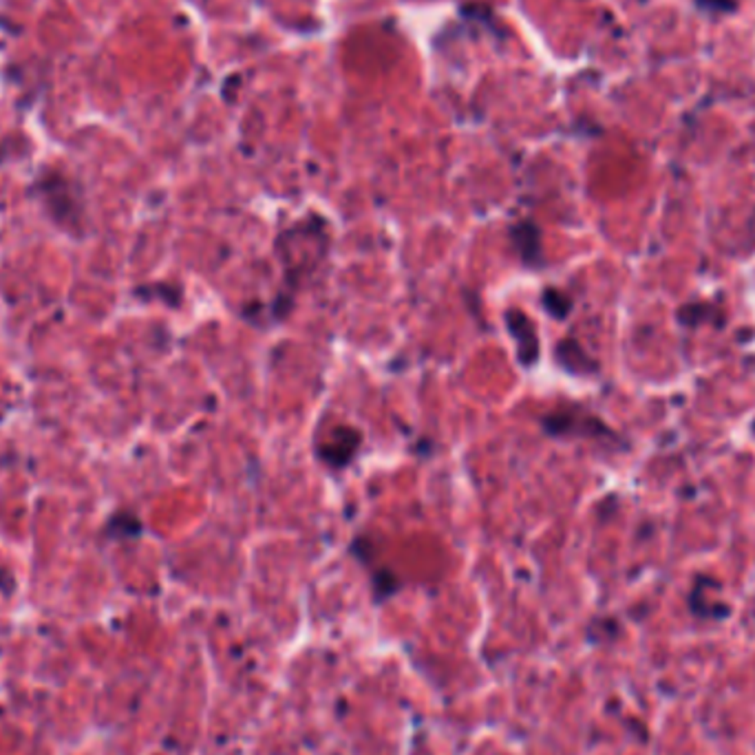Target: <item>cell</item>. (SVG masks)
Returning <instances> with one entry per match:
<instances>
[{
  "label": "cell",
  "instance_id": "obj_6",
  "mask_svg": "<svg viewBox=\"0 0 755 755\" xmlns=\"http://www.w3.org/2000/svg\"><path fill=\"white\" fill-rule=\"evenodd\" d=\"M38 193L43 197L45 205L49 208V214L55 221H75L78 219L80 205L71 197L69 182L60 174H47L43 182H38Z\"/></svg>",
  "mask_w": 755,
  "mask_h": 755
},
{
  "label": "cell",
  "instance_id": "obj_5",
  "mask_svg": "<svg viewBox=\"0 0 755 755\" xmlns=\"http://www.w3.org/2000/svg\"><path fill=\"white\" fill-rule=\"evenodd\" d=\"M508 236H511V243L515 248V254L520 256L523 268H543L546 261H543V239L541 230L535 221L522 219L515 221L508 230Z\"/></svg>",
  "mask_w": 755,
  "mask_h": 755
},
{
  "label": "cell",
  "instance_id": "obj_10",
  "mask_svg": "<svg viewBox=\"0 0 755 755\" xmlns=\"http://www.w3.org/2000/svg\"><path fill=\"white\" fill-rule=\"evenodd\" d=\"M3 588H12V577H9L7 568L0 566V590Z\"/></svg>",
  "mask_w": 755,
  "mask_h": 755
},
{
  "label": "cell",
  "instance_id": "obj_8",
  "mask_svg": "<svg viewBox=\"0 0 755 755\" xmlns=\"http://www.w3.org/2000/svg\"><path fill=\"white\" fill-rule=\"evenodd\" d=\"M142 535V522L137 520L135 512H115L106 526V537L109 539H135Z\"/></svg>",
  "mask_w": 755,
  "mask_h": 755
},
{
  "label": "cell",
  "instance_id": "obj_3",
  "mask_svg": "<svg viewBox=\"0 0 755 755\" xmlns=\"http://www.w3.org/2000/svg\"><path fill=\"white\" fill-rule=\"evenodd\" d=\"M363 446V433L353 426H333L330 438L318 444L316 455L330 469H347Z\"/></svg>",
  "mask_w": 755,
  "mask_h": 755
},
{
  "label": "cell",
  "instance_id": "obj_4",
  "mask_svg": "<svg viewBox=\"0 0 755 755\" xmlns=\"http://www.w3.org/2000/svg\"><path fill=\"white\" fill-rule=\"evenodd\" d=\"M503 323H506L508 333L512 336L517 345V363L522 367L531 369L539 363V356H541V345H539V333L535 330V323L523 314L517 307H508L503 312Z\"/></svg>",
  "mask_w": 755,
  "mask_h": 755
},
{
  "label": "cell",
  "instance_id": "obj_2",
  "mask_svg": "<svg viewBox=\"0 0 755 755\" xmlns=\"http://www.w3.org/2000/svg\"><path fill=\"white\" fill-rule=\"evenodd\" d=\"M543 433L551 438H610L612 429L605 426L597 415L577 407L551 411L541 418Z\"/></svg>",
  "mask_w": 755,
  "mask_h": 755
},
{
  "label": "cell",
  "instance_id": "obj_1",
  "mask_svg": "<svg viewBox=\"0 0 755 755\" xmlns=\"http://www.w3.org/2000/svg\"><path fill=\"white\" fill-rule=\"evenodd\" d=\"M274 252L283 263L285 283L270 303V318L274 323H281L294 307V296L299 294L305 276L314 274L330 252L327 221L321 217L296 221L294 225L276 236Z\"/></svg>",
  "mask_w": 755,
  "mask_h": 755
},
{
  "label": "cell",
  "instance_id": "obj_9",
  "mask_svg": "<svg viewBox=\"0 0 755 755\" xmlns=\"http://www.w3.org/2000/svg\"><path fill=\"white\" fill-rule=\"evenodd\" d=\"M541 305L552 318L563 321L572 312V296L568 292L559 290V287H546L541 294Z\"/></svg>",
  "mask_w": 755,
  "mask_h": 755
},
{
  "label": "cell",
  "instance_id": "obj_7",
  "mask_svg": "<svg viewBox=\"0 0 755 755\" xmlns=\"http://www.w3.org/2000/svg\"><path fill=\"white\" fill-rule=\"evenodd\" d=\"M554 356H557V363L574 376H592V373L599 372V364L594 363V358H590L574 338H563L554 349Z\"/></svg>",
  "mask_w": 755,
  "mask_h": 755
}]
</instances>
